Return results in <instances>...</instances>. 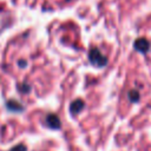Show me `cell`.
I'll list each match as a JSON object with an SVG mask.
<instances>
[{
	"label": "cell",
	"instance_id": "cell-1",
	"mask_svg": "<svg viewBox=\"0 0 151 151\" xmlns=\"http://www.w3.org/2000/svg\"><path fill=\"white\" fill-rule=\"evenodd\" d=\"M90 60L97 66H104L106 64V58L97 48H93L90 52Z\"/></svg>",
	"mask_w": 151,
	"mask_h": 151
},
{
	"label": "cell",
	"instance_id": "cell-2",
	"mask_svg": "<svg viewBox=\"0 0 151 151\" xmlns=\"http://www.w3.org/2000/svg\"><path fill=\"white\" fill-rule=\"evenodd\" d=\"M46 122H47V124H48V126L50 127H52V129H58L59 126H60V122H59V118L55 116V114H48L47 116V118H46Z\"/></svg>",
	"mask_w": 151,
	"mask_h": 151
},
{
	"label": "cell",
	"instance_id": "cell-3",
	"mask_svg": "<svg viewBox=\"0 0 151 151\" xmlns=\"http://www.w3.org/2000/svg\"><path fill=\"white\" fill-rule=\"evenodd\" d=\"M134 46H136L137 50H139V51H142V52H145V51L149 48V44H147V41H146L145 39H138V40L136 41Z\"/></svg>",
	"mask_w": 151,
	"mask_h": 151
},
{
	"label": "cell",
	"instance_id": "cell-4",
	"mask_svg": "<svg viewBox=\"0 0 151 151\" xmlns=\"http://www.w3.org/2000/svg\"><path fill=\"white\" fill-rule=\"evenodd\" d=\"M7 107L11 111H21L22 106L17 101H7Z\"/></svg>",
	"mask_w": 151,
	"mask_h": 151
},
{
	"label": "cell",
	"instance_id": "cell-5",
	"mask_svg": "<svg viewBox=\"0 0 151 151\" xmlns=\"http://www.w3.org/2000/svg\"><path fill=\"white\" fill-rule=\"evenodd\" d=\"M83 106H84V104H83V101L81 100H76L74 103H72V105H71V111L74 113H77V112H79L81 109H83Z\"/></svg>",
	"mask_w": 151,
	"mask_h": 151
},
{
	"label": "cell",
	"instance_id": "cell-6",
	"mask_svg": "<svg viewBox=\"0 0 151 151\" xmlns=\"http://www.w3.org/2000/svg\"><path fill=\"white\" fill-rule=\"evenodd\" d=\"M11 151H26V147H25L24 145H17V146H14Z\"/></svg>",
	"mask_w": 151,
	"mask_h": 151
},
{
	"label": "cell",
	"instance_id": "cell-7",
	"mask_svg": "<svg viewBox=\"0 0 151 151\" xmlns=\"http://www.w3.org/2000/svg\"><path fill=\"white\" fill-rule=\"evenodd\" d=\"M130 98H133L132 100H134V101H136V100L138 99V94H137L136 92H133V93H130Z\"/></svg>",
	"mask_w": 151,
	"mask_h": 151
}]
</instances>
